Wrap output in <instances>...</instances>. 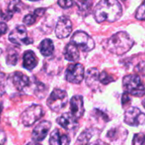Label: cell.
I'll list each match as a JSON object with an SVG mask.
<instances>
[{
    "instance_id": "6da1fadb",
    "label": "cell",
    "mask_w": 145,
    "mask_h": 145,
    "mask_svg": "<svg viewBox=\"0 0 145 145\" xmlns=\"http://www.w3.org/2000/svg\"><path fill=\"white\" fill-rule=\"evenodd\" d=\"M122 15V6L118 0H100L94 9L95 20L98 23L115 22Z\"/></svg>"
},
{
    "instance_id": "7a4b0ae2",
    "label": "cell",
    "mask_w": 145,
    "mask_h": 145,
    "mask_svg": "<svg viewBox=\"0 0 145 145\" xmlns=\"http://www.w3.org/2000/svg\"><path fill=\"white\" fill-rule=\"evenodd\" d=\"M134 40L126 31H119L114 34L107 42L108 50L117 55H122L127 53L133 46Z\"/></svg>"
},
{
    "instance_id": "3957f363",
    "label": "cell",
    "mask_w": 145,
    "mask_h": 145,
    "mask_svg": "<svg viewBox=\"0 0 145 145\" xmlns=\"http://www.w3.org/2000/svg\"><path fill=\"white\" fill-rule=\"evenodd\" d=\"M123 87L125 91L135 97H144L145 87L141 78L138 75H127L123 79Z\"/></svg>"
},
{
    "instance_id": "277c9868",
    "label": "cell",
    "mask_w": 145,
    "mask_h": 145,
    "mask_svg": "<svg viewBox=\"0 0 145 145\" xmlns=\"http://www.w3.org/2000/svg\"><path fill=\"white\" fill-rule=\"evenodd\" d=\"M68 102V96L66 91L55 88L47 99L48 107L54 112H59L64 109Z\"/></svg>"
},
{
    "instance_id": "5b68a950",
    "label": "cell",
    "mask_w": 145,
    "mask_h": 145,
    "mask_svg": "<svg viewBox=\"0 0 145 145\" xmlns=\"http://www.w3.org/2000/svg\"><path fill=\"white\" fill-rule=\"evenodd\" d=\"M44 115L42 106L38 105H32L29 106L21 115V121L25 127H31Z\"/></svg>"
},
{
    "instance_id": "8992f818",
    "label": "cell",
    "mask_w": 145,
    "mask_h": 145,
    "mask_svg": "<svg viewBox=\"0 0 145 145\" xmlns=\"http://www.w3.org/2000/svg\"><path fill=\"white\" fill-rule=\"evenodd\" d=\"M71 42L85 52L91 51L95 48V42L91 37L82 31H76L71 37Z\"/></svg>"
},
{
    "instance_id": "52a82bcc",
    "label": "cell",
    "mask_w": 145,
    "mask_h": 145,
    "mask_svg": "<svg viewBox=\"0 0 145 145\" xmlns=\"http://www.w3.org/2000/svg\"><path fill=\"white\" fill-rule=\"evenodd\" d=\"M9 41L16 45H29L33 42V40L28 37L26 27L22 25H17L11 31Z\"/></svg>"
},
{
    "instance_id": "ba28073f",
    "label": "cell",
    "mask_w": 145,
    "mask_h": 145,
    "mask_svg": "<svg viewBox=\"0 0 145 145\" xmlns=\"http://www.w3.org/2000/svg\"><path fill=\"white\" fill-rule=\"evenodd\" d=\"M124 121L126 124L132 127H138L145 122V114L138 108L131 107L124 115Z\"/></svg>"
},
{
    "instance_id": "9c48e42d",
    "label": "cell",
    "mask_w": 145,
    "mask_h": 145,
    "mask_svg": "<svg viewBox=\"0 0 145 145\" xmlns=\"http://www.w3.org/2000/svg\"><path fill=\"white\" fill-rule=\"evenodd\" d=\"M84 74V66L81 64H70L66 70L65 76L68 82L79 84L83 81Z\"/></svg>"
},
{
    "instance_id": "30bf717a",
    "label": "cell",
    "mask_w": 145,
    "mask_h": 145,
    "mask_svg": "<svg viewBox=\"0 0 145 145\" xmlns=\"http://www.w3.org/2000/svg\"><path fill=\"white\" fill-rule=\"evenodd\" d=\"M72 29L73 26L71 20L66 16H61L56 25V36L60 39L66 38L71 34Z\"/></svg>"
},
{
    "instance_id": "8fae6325",
    "label": "cell",
    "mask_w": 145,
    "mask_h": 145,
    "mask_svg": "<svg viewBox=\"0 0 145 145\" xmlns=\"http://www.w3.org/2000/svg\"><path fill=\"white\" fill-rule=\"evenodd\" d=\"M51 127V123L48 121H43L38 123L33 129L32 133V140L35 142L43 141L49 133V131Z\"/></svg>"
},
{
    "instance_id": "7c38bea8",
    "label": "cell",
    "mask_w": 145,
    "mask_h": 145,
    "mask_svg": "<svg viewBox=\"0 0 145 145\" xmlns=\"http://www.w3.org/2000/svg\"><path fill=\"white\" fill-rule=\"evenodd\" d=\"M77 117H75L72 113H64L56 119V122L62 128L66 130H73L78 126Z\"/></svg>"
},
{
    "instance_id": "4fadbf2b",
    "label": "cell",
    "mask_w": 145,
    "mask_h": 145,
    "mask_svg": "<svg viewBox=\"0 0 145 145\" xmlns=\"http://www.w3.org/2000/svg\"><path fill=\"white\" fill-rule=\"evenodd\" d=\"M70 110L71 113L78 119L83 116L85 113V108L82 96L76 95L70 99Z\"/></svg>"
},
{
    "instance_id": "5bb4252c",
    "label": "cell",
    "mask_w": 145,
    "mask_h": 145,
    "mask_svg": "<svg viewBox=\"0 0 145 145\" xmlns=\"http://www.w3.org/2000/svg\"><path fill=\"white\" fill-rule=\"evenodd\" d=\"M11 80H12V83L14 87L18 91L24 90L26 87L29 86V83H30V80L28 76L20 71L15 72L11 76Z\"/></svg>"
},
{
    "instance_id": "9a60e30c",
    "label": "cell",
    "mask_w": 145,
    "mask_h": 145,
    "mask_svg": "<svg viewBox=\"0 0 145 145\" xmlns=\"http://www.w3.org/2000/svg\"><path fill=\"white\" fill-rule=\"evenodd\" d=\"M127 136V131L121 127H115L111 130H109L107 133V138L110 140L112 143H123L126 140V138Z\"/></svg>"
},
{
    "instance_id": "2e32d148",
    "label": "cell",
    "mask_w": 145,
    "mask_h": 145,
    "mask_svg": "<svg viewBox=\"0 0 145 145\" xmlns=\"http://www.w3.org/2000/svg\"><path fill=\"white\" fill-rule=\"evenodd\" d=\"M99 76H100V72L98 71L97 69L96 68L89 69L86 72V79H85L88 87H90L93 90H97L98 88L97 83H101Z\"/></svg>"
},
{
    "instance_id": "e0dca14e",
    "label": "cell",
    "mask_w": 145,
    "mask_h": 145,
    "mask_svg": "<svg viewBox=\"0 0 145 145\" xmlns=\"http://www.w3.org/2000/svg\"><path fill=\"white\" fill-rule=\"evenodd\" d=\"M38 59L35 53L32 50H27L23 55V67L28 71L33 70L38 65Z\"/></svg>"
},
{
    "instance_id": "ac0fdd59",
    "label": "cell",
    "mask_w": 145,
    "mask_h": 145,
    "mask_svg": "<svg viewBox=\"0 0 145 145\" xmlns=\"http://www.w3.org/2000/svg\"><path fill=\"white\" fill-rule=\"evenodd\" d=\"M50 144L51 145H64L69 144L70 139L66 134H61L58 129H55L50 137Z\"/></svg>"
},
{
    "instance_id": "d6986e66",
    "label": "cell",
    "mask_w": 145,
    "mask_h": 145,
    "mask_svg": "<svg viewBox=\"0 0 145 145\" xmlns=\"http://www.w3.org/2000/svg\"><path fill=\"white\" fill-rule=\"evenodd\" d=\"M64 57L68 61H77L79 59V48L74 45L73 42H70L67 44V46L64 48L63 52Z\"/></svg>"
},
{
    "instance_id": "ffe728a7",
    "label": "cell",
    "mask_w": 145,
    "mask_h": 145,
    "mask_svg": "<svg viewBox=\"0 0 145 145\" xmlns=\"http://www.w3.org/2000/svg\"><path fill=\"white\" fill-rule=\"evenodd\" d=\"M21 6V0H11L8 5L6 12L3 14V18L4 19V20H10L12 18V16L14 15V14L20 12Z\"/></svg>"
},
{
    "instance_id": "44dd1931",
    "label": "cell",
    "mask_w": 145,
    "mask_h": 145,
    "mask_svg": "<svg viewBox=\"0 0 145 145\" xmlns=\"http://www.w3.org/2000/svg\"><path fill=\"white\" fill-rule=\"evenodd\" d=\"M54 43L51 39L45 38L39 44V51L41 54L44 57H49L54 53Z\"/></svg>"
},
{
    "instance_id": "7402d4cb",
    "label": "cell",
    "mask_w": 145,
    "mask_h": 145,
    "mask_svg": "<svg viewBox=\"0 0 145 145\" xmlns=\"http://www.w3.org/2000/svg\"><path fill=\"white\" fill-rule=\"evenodd\" d=\"M18 56L19 54L15 48H11L8 51L6 56V64L8 65H15L18 62Z\"/></svg>"
},
{
    "instance_id": "603a6c76",
    "label": "cell",
    "mask_w": 145,
    "mask_h": 145,
    "mask_svg": "<svg viewBox=\"0 0 145 145\" xmlns=\"http://www.w3.org/2000/svg\"><path fill=\"white\" fill-rule=\"evenodd\" d=\"M74 3L80 10H88L92 4V0H73Z\"/></svg>"
},
{
    "instance_id": "cb8c5ba5",
    "label": "cell",
    "mask_w": 145,
    "mask_h": 145,
    "mask_svg": "<svg viewBox=\"0 0 145 145\" xmlns=\"http://www.w3.org/2000/svg\"><path fill=\"white\" fill-rule=\"evenodd\" d=\"M39 17L38 14L34 11L32 14H28L26 15H25V17L23 18V23L26 25H33L36 20H37V18Z\"/></svg>"
},
{
    "instance_id": "d4e9b609",
    "label": "cell",
    "mask_w": 145,
    "mask_h": 145,
    "mask_svg": "<svg viewBox=\"0 0 145 145\" xmlns=\"http://www.w3.org/2000/svg\"><path fill=\"white\" fill-rule=\"evenodd\" d=\"M91 137H92V133L91 132V130H85L79 136L77 142L81 144H88Z\"/></svg>"
},
{
    "instance_id": "484cf974",
    "label": "cell",
    "mask_w": 145,
    "mask_h": 145,
    "mask_svg": "<svg viewBox=\"0 0 145 145\" xmlns=\"http://www.w3.org/2000/svg\"><path fill=\"white\" fill-rule=\"evenodd\" d=\"M99 79H100V82L103 85H108L112 82H115V79L113 78L112 76L109 75L106 71H102L100 72V76H99Z\"/></svg>"
},
{
    "instance_id": "4316f807",
    "label": "cell",
    "mask_w": 145,
    "mask_h": 145,
    "mask_svg": "<svg viewBox=\"0 0 145 145\" xmlns=\"http://www.w3.org/2000/svg\"><path fill=\"white\" fill-rule=\"evenodd\" d=\"M136 18L139 20H145V0L138 8V10L136 12Z\"/></svg>"
},
{
    "instance_id": "83f0119b",
    "label": "cell",
    "mask_w": 145,
    "mask_h": 145,
    "mask_svg": "<svg viewBox=\"0 0 145 145\" xmlns=\"http://www.w3.org/2000/svg\"><path fill=\"white\" fill-rule=\"evenodd\" d=\"M133 144H145V135L144 133H138L134 136L132 140Z\"/></svg>"
},
{
    "instance_id": "f1b7e54d",
    "label": "cell",
    "mask_w": 145,
    "mask_h": 145,
    "mask_svg": "<svg viewBox=\"0 0 145 145\" xmlns=\"http://www.w3.org/2000/svg\"><path fill=\"white\" fill-rule=\"evenodd\" d=\"M58 4L62 8H69L73 6V0H58Z\"/></svg>"
},
{
    "instance_id": "f546056e",
    "label": "cell",
    "mask_w": 145,
    "mask_h": 145,
    "mask_svg": "<svg viewBox=\"0 0 145 145\" xmlns=\"http://www.w3.org/2000/svg\"><path fill=\"white\" fill-rule=\"evenodd\" d=\"M8 31V25L5 22H0V37Z\"/></svg>"
},
{
    "instance_id": "4dcf8cb0",
    "label": "cell",
    "mask_w": 145,
    "mask_h": 145,
    "mask_svg": "<svg viewBox=\"0 0 145 145\" xmlns=\"http://www.w3.org/2000/svg\"><path fill=\"white\" fill-rule=\"evenodd\" d=\"M6 142V134L3 131L0 130V144H3Z\"/></svg>"
},
{
    "instance_id": "1f68e13d",
    "label": "cell",
    "mask_w": 145,
    "mask_h": 145,
    "mask_svg": "<svg viewBox=\"0 0 145 145\" xmlns=\"http://www.w3.org/2000/svg\"><path fill=\"white\" fill-rule=\"evenodd\" d=\"M126 101L129 102L130 101V98L128 97V93L126 92V93H124L122 95V104H123V105L126 104Z\"/></svg>"
},
{
    "instance_id": "d6a6232c",
    "label": "cell",
    "mask_w": 145,
    "mask_h": 145,
    "mask_svg": "<svg viewBox=\"0 0 145 145\" xmlns=\"http://www.w3.org/2000/svg\"><path fill=\"white\" fill-rule=\"evenodd\" d=\"M143 105H144V109H145V99L143 101Z\"/></svg>"
},
{
    "instance_id": "836d02e7",
    "label": "cell",
    "mask_w": 145,
    "mask_h": 145,
    "mask_svg": "<svg viewBox=\"0 0 145 145\" xmlns=\"http://www.w3.org/2000/svg\"><path fill=\"white\" fill-rule=\"evenodd\" d=\"M28 1H32L33 2V1H38V0H28Z\"/></svg>"
},
{
    "instance_id": "e575fe53",
    "label": "cell",
    "mask_w": 145,
    "mask_h": 145,
    "mask_svg": "<svg viewBox=\"0 0 145 145\" xmlns=\"http://www.w3.org/2000/svg\"><path fill=\"white\" fill-rule=\"evenodd\" d=\"M122 1H126V0H122Z\"/></svg>"
}]
</instances>
